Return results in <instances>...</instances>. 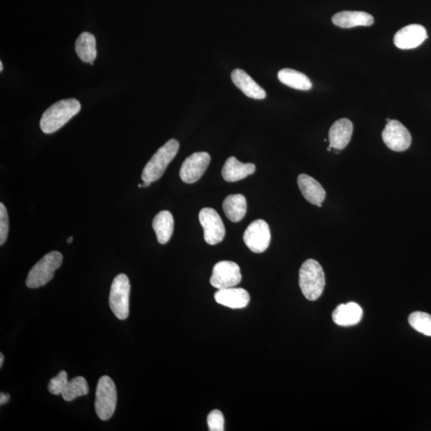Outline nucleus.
<instances>
[{
  "mask_svg": "<svg viewBox=\"0 0 431 431\" xmlns=\"http://www.w3.org/2000/svg\"><path fill=\"white\" fill-rule=\"evenodd\" d=\"M81 111L80 102L75 98H69L54 103L43 113L40 128L47 134L56 132Z\"/></svg>",
  "mask_w": 431,
  "mask_h": 431,
  "instance_id": "1",
  "label": "nucleus"
},
{
  "mask_svg": "<svg viewBox=\"0 0 431 431\" xmlns=\"http://www.w3.org/2000/svg\"><path fill=\"white\" fill-rule=\"evenodd\" d=\"M299 285L308 301H314L321 297L325 287V275L319 262L313 259L304 262L299 269Z\"/></svg>",
  "mask_w": 431,
  "mask_h": 431,
  "instance_id": "2",
  "label": "nucleus"
},
{
  "mask_svg": "<svg viewBox=\"0 0 431 431\" xmlns=\"http://www.w3.org/2000/svg\"><path fill=\"white\" fill-rule=\"evenodd\" d=\"M179 143L171 139L158 150L144 168L141 179L143 182H154L160 179L170 164L178 154Z\"/></svg>",
  "mask_w": 431,
  "mask_h": 431,
  "instance_id": "3",
  "label": "nucleus"
},
{
  "mask_svg": "<svg viewBox=\"0 0 431 431\" xmlns=\"http://www.w3.org/2000/svg\"><path fill=\"white\" fill-rule=\"evenodd\" d=\"M63 255L57 251L46 254L37 262L27 276L26 285L30 288H38L47 285L54 276V272L63 264Z\"/></svg>",
  "mask_w": 431,
  "mask_h": 431,
  "instance_id": "4",
  "label": "nucleus"
},
{
  "mask_svg": "<svg viewBox=\"0 0 431 431\" xmlns=\"http://www.w3.org/2000/svg\"><path fill=\"white\" fill-rule=\"evenodd\" d=\"M95 411L102 421L110 419L116 412L118 395L116 386L111 377L102 376L97 385Z\"/></svg>",
  "mask_w": 431,
  "mask_h": 431,
  "instance_id": "5",
  "label": "nucleus"
},
{
  "mask_svg": "<svg viewBox=\"0 0 431 431\" xmlns=\"http://www.w3.org/2000/svg\"><path fill=\"white\" fill-rule=\"evenodd\" d=\"M130 288L127 275L122 274L114 278L109 303L113 313L118 320H124L129 316Z\"/></svg>",
  "mask_w": 431,
  "mask_h": 431,
  "instance_id": "6",
  "label": "nucleus"
},
{
  "mask_svg": "<svg viewBox=\"0 0 431 431\" xmlns=\"http://www.w3.org/2000/svg\"><path fill=\"white\" fill-rule=\"evenodd\" d=\"M242 279L241 269L235 262L224 260L218 262L212 269L210 283L219 289L235 287Z\"/></svg>",
  "mask_w": 431,
  "mask_h": 431,
  "instance_id": "7",
  "label": "nucleus"
},
{
  "mask_svg": "<svg viewBox=\"0 0 431 431\" xmlns=\"http://www.w3.org/2000/svg\"><path fill=\"white\" fill-rule=\"evenodd\" d=\"M245 245L255 253H262L268 249L271 232L268 223L256 220L250 224L243 236Z\"/></svg>",
  "mask_w": 431,
  "mask_h": 431,
  "instance_id": "8",
  "label": "nucleus"
},
{
  "mask_svg": "<svg viewBox=\"0 0 431 431\" xmlns=\"http://www.w3.org/2000/svg\"><path fill=\"white\" fill-rule=\"evenodd\" d=\"M199 221L204 229V238L207 244L215 245L223 241L226 236V228L217 212L211 208L200 211Z\"/></svg>",
  "mask_w": 431,
  "mask_h": 431,
  "instance_id": "9",
  "label": "nucleus"
},
{
  "mask_svg": "<svg viewBox=\"0 0 431 431\" xmlns=\"http://www.w3.org/2000/svg\"><path fill=\"white\" fill-rule=\"evenodd\" d=\"M382 138L389 148L395 152L407 150L412 144V135L409 130L397 120L387 123Z\"/></svg>",
  "mask_w": 431,
  "mask_h": 431,
  "instance_id": "10",
  "label": "nucleus"
},
{
  "mask_svg": "<svg viewBox=\"0 0 431 431\" xmlns=\"http://www.w3.org/2000/svg\"><path fill=\"white\" fill-rule=\"evenodd\" d=\"M210 155L206 152H194L184 161L180 178L187 184H193L203 176L210 163Z\"/></svg>",
  "mask_w": 431,
  "mask_h": 431,
  "instance_id": "11",
  "label": "nucleus"
},
{
  "mask_svg": "<svg viewBox=\"0 0 431 431\" xmlns=\"http://www.w3.org/2000/svg\"><path fill=\"white\" fill-rule=\"evenodd\" d=\"M428 38L427 30L422 25H408L398 31L394 37L395 45L402 50H410L423 45Z\"/></svg>",
  "mask_w": 431,
  "mask_h": 431,
  "instance_id": "12",
  "label": "nucleus"
},
{
  "mask_svg": "<svg viewBox=\"0 0 431 431\" xmlns=\"http://www.w3.org/2000/svg\"><path fill=\"white\" fill-rule=\"evenodd\" d=\"M214 298L217 303L233 309L247 307L250 301L249 294L245 289L234 287L219 289Z\"/></svg>",
  "mask_w": 431,
  "mask_h": 431,
  "instance_id": "13",
  "label": "nucleus"
},
{
  "mask_svg": "<svg viewBox=\"0 0 431 431\" xmlns=\"http://www.w3.org/2000/svg\"><path fill=\"white\" fill-rule=\"evenodd\" d=\"M353 133V124L347 118H341L331 125L329 130L330 147L334 150L345 149L350 143Z\"/></svg>",
  "mask_w": 431,
  "mask_h": 431,
  "instance_id": "14",
  "label": "nucleus"
},
{
  "mask_svg": "<svg viewBox=\"0 0 431 431\" xmlns=\"http://www.w3.org/2000/svg\"><path fill=\"white\" fill-rule=\"evenodd\" d=\"M298 187L304 198L311 204L322 207L326 198L325 189L312 177L301 174L297 179Z\"/></svg>",
  "mask_w": 431,
  "mask_h": 431,
  "instance_id": "15",
  "label": "nucleus"
},
{
  "mask_svg": "<svg viewBox=\"0 0 431 431\" xmlns=\"http://www.w3.org/2000/svg\"><path fill=\"white\" fill-rule=\"evenodd\" d=\"M233 83L244 94L253 100H261L266 97V92L250 77L249 75L241 69H235L231 74Z\"/></svg>",
  "mask_w": 431,
  "mask_h": 431,
  "instance_id": "16",
  "label": "nucleus"
},
{
  "mask_svg": "<svg viewBox=\"0 0 431 431\" xmlns=\"http://www.w3.org/2000/svg\"><path fill=\"white\" fill-rule=\"evenodd\" d=\"M256 171L253 163H242L236 157H230L226 160L221 171L222 177L228 182H236L252 175Z\"/></svg>",
  "mask_w": 431,
  "mask_h": 431,
  "instance_id": "17",
  "label": "nucleus"
},
{
  "mask_svg": "<svg viewBox=\"0 0 431 431\" xmlns=\"http://www.w3.org/2000/svg\"><path fill=\"white\" fill-rule=\"evenodd\" d=\"M363 309L354 302L338 305L332 313L335 324L342 327L356 325L363 318Z\"/></svg>",
  "mask_w": 431,
  "mask_h": 431,
  "instance_id": "18",
  "label": "nucleus"
},
{
  "mask_svg": "<svg viewBox=\"0 0 431 431\" xmlns=\"http://www.w3.org/2000/svg\"><path fill=\"white\" fill-rule=\"evenodd\" d=\"M332 23L341 29H352L359 26H370L374 24L372 15L363 12H352L345 10L334 15Z\"/></svg>",
  "mask_w": 431,
  "mask_h": 431,
  "instance_id": "19",
  "label": "nucleus"
},
{
  "mask_svg": "<svg viewBox=\"0 0 431 431\" xmlns=\"http://www.w3.org/2000/svg\"><path fill=\"white\" fill-rule=\"evenodd\" d=\"M158 242L165 244L173 235L174 220L171 212L164 210L157 214L152 223Z\"/></svg>",
  "mask_w": 431,
  "mask_h": 431,
  "instance_id": "20",
  "label": "nucleus"
},
{
  "mask_svg": "<svg viewBox=\"0 0 431 431\" xmlns=\"http://www.w3.org/2000/svg\"><path fill=\"white\" fill-rule=\"evenodd\" d=\"M223 210L228 220L241 221L247 212V201L242 194L229 195L224 201Z\"/></svg>",
  "mask_w": 431,
  "mask_h": 431,
  "instance_id": "21",
  "label": "nucleus"
},
{
  "mask_svg": "<svg viewBox=\"0 0 431 431\" xmlns=\"http://www.w3.org/2000/svg\"><path fill=\"white\" fill-rule=\"evenodd\" d=\"M75 51L81 61L93 65L97 56L95 36L89 32L81 33L76 40Z\"/></svg>",
  "mask_w": 431,
  "mask_h": 431,
  "instance_id": "22",
  "label": "nucleus"
},
{
  "mask_svg": "<svg viewBox=\"0 0 431 431\" xmlns=\"http://www.w3.org/2000/svg\"><path fill=\"white\" fill-rule=\"evenodd\" d=\"M278 79L283 84L296 90L309 91L313 87L312 81L306 75L292 69H282L278 72Z\"/></svg>",
  "mask_w": 431,
  "mask_h": 431,
  "instance_id": "23",
  "label": "nucleus"
},
{
  "mask_svg": "<svg viewBox=\"0 0 431 431\" xmlns=\"http://www.w3.org/2000/svg\"><path fill=\"white\" fill-rule=\"evenodd\" d=\"M88 393L89 386L86 380L81 376H78L68 382L61 395L64 400L72 402L76 398L86 395Z\"/></svg>",
  "mask_w": 431,
  "mask_h": 431,
  "instance_id": "24",
  "label": "nucleus"
},
{
  "mask_svg": "<svg viewBox=\"0 0 431 431\" xmlns=\"http://www.w3.org/2000/svg\"><path fill=\"white\" fill-rule=\"evenodd\" d=\"M409 324L416 329L427 336H431V315L423 312H414L409 316Z\"/></svg>",
  "mask_w": 431,
  "mask_h": 431,
  "instance_id": "25",
  "label": "nucleus"
},
{
  "mask_svg": "<svg viewBox=\"0 0 431 431\" xmlns=\"http://www.w3.org/2000/svg\"><path fill=\"white\" fill-rule=\"evenodd\" d=\"M68 382V373H65V370H62V372H60L49 382L48 391L54 395H62Z\"/></svg>",
  "mask_w": 431,
  "mask_h": 431,
  "instance_id": "26",
  "label": "nucleus"
},
{
  "mask_svg": "<svg viewBox=\"0 0 431 431\" xmlns=\"http://www.w3.org/2000/svg\"><path fill=\"white\" fill-rule=\"evenodd\" d=\"M9 232V218L6 207L0 203V244L7 241Z\"/></svg>",
  "mask_w": 431,
  "mask_h": 431,
  "instance_id": "27",
  "label": "nucleus"
},
{
  "mask_svg": "<svg viewBox=\"0 0 431 431\" xmlns=\"http://www.w3.org/2000/svg\"><path fill=\"white\" fill-rule=\"evenodd\" d=\"M208 427L210 431H224V425H225V419H224L223 414L218 410L212 411L210 413L208 418H207Z\"/></svg>",
  "mask_w": 431,
  "mask_h": 431,
  "instance_id": "28",
  "label": "nucleus"
},
{
  "mask_svg": "<svg viewBox=\"0 0 431 431\" xmlns=\"http://www.w3.org/2000/svg\"><path fill=\"white\" fill-rule=\"evenodd\" d=\"M10 400V395L7 393L1 392L0 394V405H4Z\"/></svg>",
  "mask_w": 431,
  "mask_h": 431,
  "instance_id": "29",
  "label": "nucleus"
},
{
  "mask_svg": "<svg viewBox=\"0 0 431 431\" xmlns=\"http://www.w3.org/2000/svg\"><path fill=\"white\" fill-rule=\"evenodd\" d=\"M4 361V356L3 353L0 354V368L3 367V363Z\"/></svg>",
  "mask_w": 431,
  "mask_h": 431,
  "instance_id": "30",
  "label": "nucleus"
},
{
  "mask_svg": "<svg viewBox=\"0 0 431 431\" xmlns=\"http://www.w3.org/2000/svg\"><path fill=\"white\" fill-rule=\"evenodd\" d=\"M151 185V182H143V187H150V185Z\"/></svg>",
  "mask_w": 431,
  "mask_h": 431,
  "instance_id": "31",
  "label": "nucleus"
},
{
  "mask_svg": "<svg viewBox=\"0 0 431 431\" xmlns=\"http://www.w3.org/2000/svg\"><path fill=\"white\" fill-rule=\"evenodd\" d=\"M72 241H73V237H70L68 239V244L72 243Z\"/></svg>",
  "mask_w": 431,
  "mask_h": 431,
  "instance_id": "32",
  "label": "nucleus"
},
{
  "mask_svg": "<svg viewBox=\"0 0 431 431\" xmlns=\"http://www.w3.org/2000/svg\"><path fill=\"white\" fill-rule=\"evenodd\" d=\"M3 63L0 62V70H1V72H3Z\"/></svg>",
  "mask_w": 431,
  "mask_h": 431,
  "instance_id": "33",
  "label": "nucleus"
},
{
  "mask_svg": "<svg viewBox=\"0 0 431 431\" xmlns=\"http://www.w3.org/2000/svg\"><path fill=\"white\" fill-rule=\"evenodd\" d=\"M139 188L143 187V184H139Z\"/></svg>",
  "mask_w": 431,
  "mask_h": 431,
  "instance_id": "34",
  "label": "nucleus"
},
{
  "mask_svg": "<svg viewBox=\"0 0 431 431\" xmlns=\"http://www.w3.org/2000/svg\"><path fill=\"white\" fill-rule=\"evenodd\" d=\"M390 121H391V119H389V118H386V122H387V123H389Z\"/></svg>",
  "mask_w": 431,
  "mask_h": 431,
  "instance_id": "35",
  "label": "nucleus"
}]
</instances>
